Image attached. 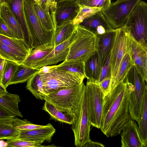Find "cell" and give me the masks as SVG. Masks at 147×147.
Masks as SVG:
<instances>
[{"instance_id":"obj_33","label":"cell","mask_w":147,"mask_h":147,"mask_svg":"<svg viewBox=\"0 0 147 147\" xmlns=\"http://www.w3.org/2000/svg\"><path fill=\"white\" fill-rule=\"evenodd\" d=\"M18 65L15 62L5 60L3 72L0 76V84L5 89L9 85L12 78Z\"/></svg>"},{"instance_id":"obj_8","label":"cell","mask_w":147,"mask_h":147,"mask_svg":"<svg viewBox=\"0 0 147 147\" xmlns=\"http://www.w3.org/2000/svg\"><path fill=\"white\" fill-rule=\"evenodd\" d=\"M141 0H117L102 10L105 18L113 29L124 26L132 11Z\"/></svg>"},{"instance_id":"obj_5","label":"cell","mask_w":147,"mask_h":147,"mask_svg":"<svg viewBox=\"0 0 147 147\" xmlns=\"http://www.w3.org/2000/svg\"><path fill=\"white\" fill-rule=\"evenodd\" d=\"M34 1H24V10L29 28L28 44L31 49L43 45H53L55 31H46L43 27L35 10Z\"/></svg>"},{"instance_id":"obj_19","label":"cell","mask_w":147,"mask_h":147,"mask_svg":"<svg viewBox=\"0 0 147 147\" xmlns=\"http://www.w3.org/2000/svg\"><path fill=\"white\" fill-rule=\"evenodd\" d=\"M96 35H101L113 29L106 20L101 11L84 20L79 24Z\"/></svg>"},{"instance_id":"obj_40","label":"cell","mask_w":147,"mask_h":147,"mask_svg":"<svg viewBox=\"0 0 147 147\" xmlns=\"http://www.w3.org/2000/svg\"><path fill=\"white\" fill-rule=\"evenodd\" d=\"M110 59V55L108 57L105 64L102 68L98 84L106 78L109 77H111Z\"/></svg>"},{"instance_id":"obj_24","label":"cell","mask_w":147,"mask_h":147,"mask_svg":"<svg viewBox=\"0 0 147 147\" xmlns=\"http://www.w3.org/2000/svg\"><path fill=\"white\" fill-rule=\"evenodd\" d=\"M77 25L74 23L73 21L60 26L56 25L53 42L54 47L69 38L76 31Z\"/></svg>"},{"instance_id":"obj_18","label":"cell","mask_w":147,"mask_h":147,"mask_svg":"<svg viewBox=\"0 0 147 147\" xmlns=\"http://www.w3.org/2000/svg\"><path fill=\"white\" fill-rule=\"evenodd\" d=\"M116 32V29H113L103 34L98 35L99 40L97 53L101 69L111 54Z\"/></svg>"},{"instance_id":"obj_28","label":"cell","mask_w":147,"mask_h":147,"mask_svg":"<svg viewBox=\"0 0 147 147\" xmlns=\"http://www.w3.org/2000/svg\"><path fill=\"white\" fill-rule=\"evenodd\" d=\"M39 70L40 68L31 67L22 64L19 65L12 78L9 85L24 83Z\"/></svg>"},{"instance_id":"obj_41","label":"cell","mask_w":147,"mask_h":147,"mask_svg":"<svg viewBox=\"0 0 147 147\" xmlns=\"http://www.w3.org/2000/svg\"><path fill=\"white\" fill-rule=\"evenodd\" d=\"M111 81V77H109L105 78L98 84L104 97L107 95L110 92Z\"/></svg>"},{"instance_id":"obj_44","label":"cell","mask_w":147,"mask_h":147,"mask_svg":"<svg viewBox=\"0 0 147 147\" xmlns=\"http://www.w3.org/2000/svg\"><path fill=\"white\" fill-rule=\"evenodd\" d=\"M103 144L97 142H94L90 140L86 143L83 147H104Z\"/></svg>"},{"instance_id":"obj_17","label":"cell","mask_w":147,"mask_h":147,"mask_svg":"<svg viewBox=\"0 0 147 147\" xmlns=\"http://www.w3.org/2000/svg\"><path fill=\"white\" fill-rule=\"evenodd\" d=\"M55 131L52 125L49 123L44 127L30 130L20 131V136L17 139L36 141L41 144L45 142H49Z\"/></svg>"},{"instance_id":"obj_34","label":"cell","mask_w":147,"mask_h":147,"mask_svg":"<svg viewBox=\"0 0 147 147\" xmlns=\"http://www.w3.org/2000/svg\"><path fill=\"white\" fill-rule=\"evenodd\" d=\"M138 125L141 139L146 147L147 143V88L145 91L140 121Z\"/></svg>"},{"instance_id":"obj_43","label":"cell","mask_w":147,"mask_h":147,"mask_svg":"<svg viewBox=\"0 0 147 147\" xmlns=\"http://www.w3.org/2000/svg\"><path fill=\"white\" fill-rule=\"evenodd\" d=\"M0 34L9 37H16L13 32L1 19L0 20Z\"/></svg>"},{"instance_id":"obj_22","label":"cell","mask_w":147,"mask_h":147,"mask_svg":"<svg viewBox=\"0 0 147 147\" xmlns=\"http://www.w3.org/2000/svg\"><path fill=\"white\" fill-rule=\"evenodd\" d=\"M101 70L97 52L84 62L85 78L88 80L98 84Z\"/></svg>"},{"instance_id":"obj_42","label":"cell","mask_w":147,"mask_h":147,"mask_svg":"<svg viewBox=\"0 0 147 147\" xmlns=\"http://www.w3.org/2000/svg\"><path fill=\"white\" fill-rule=\"evenodd\" d=\"M16 117L7 111L0 107V122L13 121Z\"/></svg>"},{"instance_id":"obj_3","label":"cell","mask_w":147,"mask_h":147,"mask_svg":"<svg viewBox=\"0 0 147 147\" xmlns=\"http://www.w3.org/2000/svg\"><path fill=\"white\" fill-rule=\"evenodd\" d=\"M85 85L81 84L62 89L45 95L43 99L75 119L79 110L85 90Z\"/></svg>"},{"instance_id":"obj_37","label":"cell","mask_w":147,"mask_h":147,"mask_svg":"<svg viewBox=\"0 0 147 147\" xmlns=\"http://www.w3.org/2000/svg\"><path fill=\"white\" fill-rule=\"evenodd\" d=\"M13 126L20 131H28L43 128L46 125H42L32 123L26 119H21L15 117L13 122Z\"/></svg>"},{"instance_id":"obj_38","label":"cell","mask_w":147,"mask_h":147,"mask_svg":"<svg viewBox=\"0 0 147 147\" xmlns=\"http://www.w3.org/2000/svg\"><path fill=\"white\" fill-rule=\"evenodd\" d=\"M81 6L101 8L102 10L107 9L110 6L111 0H77Z\"/></svg>"},{"instance_id":"obj_2","label":"cell","mask_w":147,"mask_h":147,"mask_svg":"<svg viewBox=\"0 0 147 147\" xmlns=\"http://www.w3.org/2000/svg\"><path fill=\"white\" fill-rule=\"evenodd\" d=\"M38 73L42 82L45 95L80 84L85 78L79 74L64 70L58 65L43 66L40 68Z\"/></svg>"},{"instance_id":"obj_35","label":"cell","mask_w":147,"mask_h":147,"mask_svg":"<svg viewBox=\"0 0 147 147\" xmlns=\"http://www.w3.org/2000/svg\"><path fill=\"white\" fill-rule=\"evenodd\" d=\"M61 69L67 71L80 75L85 77L84 62L79 61H65L58 65Z\"/></svg>"},{"instance_id":"obj_39","label":"cell","mask_w":147,"mask_h":147,"mask_svg":"<svg viewBox=\"0 0 147 147\" xmlns=\"http://www.w3.org/2000/svg\"><path fill=\"white\" fill-rule=\"evenodd\" d=\"M7 147H34L51 146L42 145L41 144L36 141H30L17 139L7 140L6 142Z\"/></svg>"},{"instance_id":"obj_11","label":"cell","mask_w":147,"mask_h":147,"mask_svg":"<svg viewBox=\"0 0 147 147\" xmlns=\"http://www.w3.org/2000/svg\"><path fill=\"white\" fill-rule=\"evenodd\" d=\"M116 29V36L110 54V65L111 70L110 86L115 78L122 59L127 51L130 39L129 32L125 25Z\"/></svg>"},{"instance_id":"obj_46","label":"cell","mask_w":147,"mask_h":147,"mask_svg":"<svg viewBox=\"0 0 147 147\" xmlns=\"http://www.w3.org/2000/svg\"><path fill=\"white\" fill-rule=\"evenodd\" d=\"M47 0H40V5H45Z\"/></svg>"},{"instance_id":"obj_51","label":"cell","mask_w":147,"mask_h":147,"mask_svg":"<svg viewBox=\"0 0 147 147\" xmlns=\"http://www.w3.org/2000/svg\"><path fill=\"white\" fill-rule=\"evenodd\" d=\"M146 147H147V143L146 144Z\"/></svg>"},{"instance_id":"obj_1","label":"cell","mask_w":147,"mask_h":147,"mask_svg":"<svg viewBox=\"0 0 147 147\" xmlns=\"http://www.w3.org/2000/svg\"><path fill=\"white\" fill-rule=\"evenodd\" d=\"M131 119L129 89L125 79L104 97L100 129L107 137H113L120 134Z\"/></svg>"},{"instance_id":"obj_15","label":"cell","mask_w":147,"mask_h":147,"mask_svg":"<svg viewBox=\"0 0 147 147\" xmlns=\"http://www.w3.org/2000/svg\"><path fill=\"white\" fill-rule=\"evenodd\" d=\"M130 54L135 66L143 79L147 82V52L129 34Z\"/></svg>"},{"instance_id":"obj_36","label":"cell","mask_w":147,"mask_h":147,"mask_svg":"<svg viewBox=\"0 0 147 147\" xmlns=\"http://www.w3.org/2000/svg\"><path fill=\"white\" fill-rule=\"evenodd\" d=\"M101 8L82 6L80 10L76 17L74 20V24H78L86 19L89 18L96 13L101 11Z\"/></svg>"},{"instance_id":"obj_32","label":"cell","mask_w":147,"mask_h":147,"mask_svg":"<svg viewBox=\"0 0 147 147\" xmlns=\"http://www.w3.org/2000/svg\"><path fill=\"white\" fill-rule=\"evenodd\" d=\"M13 121L0 122V140H14L20 137V131L13 126Z\"/></svg>"},{"instance_id":"obj_6","label":"cell","mask_w":147,"mask_h":147,"mask_svg":"<svg viewBox=\"0 0 147 147\" xmlns=\"http://www.w3.org/2000/svg\"><path fill=\"white\" fill-rule=\"evenodd\" d=\"M125 79L129 89L131 117V119L138 124L143 109L147 84L135 65L129 70Z\"/></svg>"},{"instance_id":"obj_13","label":"cell","mask_w":147,"mask_h":147,"mask_svg":"<svg viewBox=\"0 0 147 147\" xmlns=\"http://www.w3.org/2000/svg\"><path fill=\"white\" fill-rule=\"evenodd\" d=\"M57 2L55 18L57 26L73 21L82 7L77 0H65Z\"/></svg>"},{"instance_id":"obj_30","label":"cell","mask_w":147,"mask_h":147,"mask_svg":"<svg viewBox=\"0 0 147 147\" xmlns=\"http://www.w3.org/2000/svg\"><path fill=\"white\" fill-rule=\"evenodd\" d=\"M26 88L37 99L43 100L45 96L43 89V83L38 72L27 81Z\"/></svg>"},{"instance_id":"obj_26","label":"cell","mask_w":147,"mask_h":147,"mask_svg":"<svg viewBox=\"0 0 147 147\" xmlns=\"http://www.w3.org/2000/svg\"><path fill=\"white\" fill-rule=\"evenodd\" d=\"M28 55L0 42V56L6 60L20 65L22 63Z\"/></svg>"},{"instance_id":"obj_31","label":"cell","mask_w":147,"mask_h":147,"mask_svg":"<svg viewBox=\"0 0 147 147\" xmlns=\"http://www.w3.org/2000/svg\"><path fill=\"white\" fill-rule=\"evenodd\" d=\"M0 42L28 54L31 50L24 39L16 37H9L0 34Z\"/></svg>"},{"instance_id":"obj_29","label":"cell","mask_w":147,"mask_h":147,"mask_svg":"<svg viewBox=\"0 0 147 147\" xmlns=\"http://www.w3.org/2000/svg\"><path fill=\"white\" fill-rule=\"evenodd\" d=\"M42 109L49 114L51 119L70 125H72L74 122L73 119L70 116L47 101H45Z\"/></svg>"},{"instance_id":"obj_16","label":"cell","mask_w":147,"mask_h":147,"mask_svg":"<svg viewBox=\"0 0 147 147\" xmlns=\"http://www.w3.org/2000/svg\"><path fill=\"white\" fill-rule=\"evenodd\" d=\"M0 18L16 38L24 39V33L21 25L10 6L5 0L0 2Z\"/></svg>"},{"instance_id":"obj_45","label":"cell","mask_w":147,"mask_h":147,"mask_svg":"<svg viewBox=\"0 0 147 147\" xmlns=\"http://www.w3.org/2000/svg\"><path fill=\"white\" fill-rule=\"evenodd\" d=\"M5 60L0 57V76H1L3 72L5 66Z\"/></svg>"},{"instance_id":"obj_49","label":"cell","mask_w":147,"mask_h":147,"mask_svg":"<svg viewBox=\"0 0 147 147\" xmlns=\"http://www.w3.org/2000/svg\"><path fill=\"white\" fill-rule=\"evenodd\" d=\"M52 1L53 2H55V0H52Z\"/></svg>"},{"instance_id":"obj_47","label":"cell","mask_w":147,"mask_h":147,"mask_svg":"<svg viewBox=\"0 0 147 147\" xmlns=\"http://www.w3.org/2000/svg\"><path fill=\"white\" fill-rule=\"evenodd\" d=\"M34 1L35 3L39 5H40V0H32Z\"/></svg>"},{"instance_id":"obj_25","label":"cell","mask_w":147,"mask_h":147,"mask_svg":"<svg viewBox=\"0 0 147 147\" xmlns=\"http://www.w3.org/2000/svg\"><path fill=\"white\" fill-rule=\"evenodd\" d=\"M36 13L45 29L47 32L54 31L56 26L55 16H53L50 10L46 9L45 6L39 5L34 1Z\"/></svg>"},{"instance_id":"obj_50","label":"cell","mask_w":147,"mask_h":147,"mask_svg":"<svg viewBox=\"0 0 147 147\" xmlns=\"http://www.w3.org/2000/svg\"><path fill=\"white\" fill-rule=\"evenodd\" d=\"M4 0H0V2L4 1Z\"/></svg>"},{"instance_id":"obj_10","label":"cell","mask_w":147,"mask_h":147,"mask_svg":"<svg viewBox=\"0 0 147 147\" xmlns=\"http://www.w3.org/2000/svg\"><path fill=\"white\" fill-rule=\"evenodd\" d=\"M71 125L75 146L77 147H83L91 140L90 132L91 125L88 109L85 87L79 110Z\"/></svg>"},{"instance_id":"obj_12","label":"cell","mask_w":147,"mask_h":147,"mask_svg":"<svg viewBox=\"0 0 147 147\" xmlns=\"http://www.w3.org/2000/svg\"><path fill=\"white\" fill-rule=\"evenodd\" d=\"M76 35V31L69 38L55 47L47 56L36 63L32 67L40 68L65 60L69 53L70 45L74 40Z\"/></svg>"},{"instance_id":"obj_48","label":"cell","mask_w":147,"mask_h":147,"mask_svg":"<svg viewBox=\"0 0 147 147\" xmlns=\"http://www.w3.org/2000/svg\"><path fill=\"white\" fill-rule=\"evenodd\" d=\"M65 0H55V1L56 2L60 1H65Z\"/></svg>"},{"instance_id":"obj_20","label":"cell","mask_w":147,"mask_h":147,"mask_svg":"<svg viewBox=\"0 0 147 147\" xmlns=\"http://www.w3.org/2000/svg\"><path fill=\"white\" fill-rule=\"evenodd\" d=\"M21 101L20 96L8 92L0 84V107L7 111L16 117H23L19 111L18 103Z\"/></svg>"},{"instance_id":"obj_9","label":"cell","mask_w":147,"mask_h":147,"mask_svg":"<svg viewBox=\"0 0 147 147\" xmlns=\"http://www.w3.org/2000/svg\"><path fill=\"white\" fill-rule=\"evenodd\" d=\"M85 90L91 125L100 129L105 97L104 94L98 84L88 80L85 85Z\"/></svg>"},{"instance_id":"obj_23","label":"cell","mask_w":147,"mask_h":147,"mask_svg":"<svg viewBox=\"0 0 147 147\" xmlns=\"http://www.w3.org/2000/svg\"><path fill=\"white\" fill-rule=\"evenodd\" d=\"M53 45H43L32 49L22 64L32 67L36 63L47 56L54 49Z\"/></svg>"},{"instance_id":"obj_7","label":"cell","mask_w":147,"mask_h":147,"mask_svg":"<svg viewBox=\"0 0 147 147\" xmlns=\"http://www.w3.org/2000/svg\"><path fill=\"white\" fill-rule=\"evenodd\" d=\"M125 25L130 35L147 52V3L141 1L132 11Z\"/></svg>"},{"instance_id":"obj_52","label":"cell","mask_w":147,"mask_h":147,"mask_svg":"<svg viewBox=\"0 0 147 147\" xmlns=\"http://www.w3.org/2000/svg\"><path fill=\"white\" fill-rule=\"evenodd\" d=\"M146 84H147V82L146 83Z\"/></svg>"},{"instance_id":"obj_27","label":"cell","mask_w":147,"mask_h":147,"mask_svg":"<svg viewBox=\"0 0 147 147\" xmlns=\"http://www.w3.org/2000/svg\"><path fill=\"white\" fill-rule=\"evenodd\" d=\"M134 63L129 51L124 55L120 64L115 78L110 87V91L116 86L124 81Z\"/></svg>"},{"instance_id":"obj_21","label":"cell","mask_w":147,"mask_h":147,"mask_svg":"<svg viewBox=\"0 0 147 147\" xmlns=\"http://www.w3.org/2000/svg\"><path fill=\"white\" fill-rule=\"evenodd\" d=\"M4 0L8 3L18 19L24 33L25 40L28 44L29 28L24 10V0Z\"/></svg>"},{"instance_id":"obj_4","label":"cell","mask_w":147,"mask_h":147,"mask_svg":"<svg viewBox=\"0 0 147 147\" xmlns=\"http://www.w3.org/2000/svg\"><path fill=\"white\" fill-rule=\"evenodd\" d=\"M99 40L98 35L77 24L75 38L70 45L69 54L64 61L85 62L97 52Z\"/></svg>"},{"instance_id":"obj_14","label":"cell","mask_w":147,"mask_h":147,"mask_svg":"<svg viewBox=\"0 0 147 147\" xmlns=\"http://www.w3.org/2000/svg\"><path fill=\"white\" fill-rule=\"evenodd\" d=\"M120 134L122 147H145L141 138L138 125L135 120H129Z\"/></svg>"}]
</instances>
